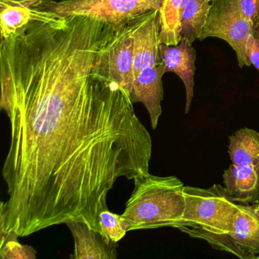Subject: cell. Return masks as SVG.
<instances>
[{"mask_svg":"<svg viewBox=\"0 0 259 259\" xmlns=\"http://www.w3.org/2000/svg\"><path fill=\"white\" fill-rule=\"evenodd\" d=\"M228 152L235 165H259V133L251 128L237 130L229 139Z\"/></svg>","mask_w":259,"mask_h":259,"instance_id":"cell-15","label":"cell"},{"mask_svg":"<svg viewBox=\"0 0 259 259\" xmlns=\"http://www.w3.org/2000/svg\"><path fill=\"white\" fill-rule=\"evenodd\" d=\"M133 19L118 28L117 33L104 55L110 78L130 93L134 81Z\"/></svg>","mask_w":259,"mask_h":259,"instance_id":"cell-8","label":"cell"},{"mask_svg":"<svg viewBox=\"0 0 259 259\" xmlns=\"http://www.w3.org/2000/svg\"><path fill=\"white\" fill-rule=\"evenodd\" d=\"M210 8V0H189L182 20V40L192 44L199 39Z\"/></svg>","mask_w":259,"mask_h":259,"instance_id":"cell-16","label":"cell"},{"mask_svg":"<svg viewBox=\"0 0 259 259\" xmlns=\"http://www.w3.org/2000/svg\"><path fill=\"white\" fill-rule=\"evenodd\" d=\"M38 10L28 0H0V39L17 32L37 16Z\"/></svg>","mask_w":259,"mask_h":259,"instance_id":"cell-13","label":"cell"},{"mask_svg":"<svg viewBox=\"0 0 259 259\" xmlns=\"http://www.w3.org/2000/svg\"><path fill=\"white\" fill-rule=\"evenodd\" d=\"M160 54L165 66V74H177L186 89V114L189 113L194 96V75L195 72L196 52L192 44L182 40L177 46H167L160 44Z\"/></svg>","mask_w":259,"mask_h":259,"instance_id":"cell-11","label":"cell"},{"mask_svg":"<svg viewBox=\"0 0 259 259\" xmlns=\"http://www.w3.org/2000/svg\"><path fill=\"white\" fill-rule=\"evenodd\" d=\"M241 6L251 35L259 40V0H242Z\"/></svg>","mask_w":259,"mask_h":259,"instance_id":"cell-19","label":"cell"},{"mask_svg":"<svg viewBox=\"0 0 259 259\" xmlns=\"http://www.w3.org/2000/svg\"><path fill=\"white\" fill-rule=\"evenodd\" d=\"M255 259H259V254L258 255L256 256Z\"/></svg>","mask_w":259,"mask_h":259,"instance_id":"cell-23","label":"cell"},{"mask_svg":"<svg viewBox=\"0 0 259 259\" xmlns=\"http://www.w3.org/2000/svg\"><path fill=\"white\" fill-rule=\"evenodd\" d=\"M246 53L251 65L259 72V40L251 34L248 35L247 40Z\"/></svg>","mask_w":259,"mask_h":259,"instance_id":"cell-20","label":"cell"},{"mask_svg":"<svg viewBox=\"0 0 259 259\" xmlns=\"http://www.w3.org/2000/svg\"><path fill=\"white\" fill-rule=\"evenodd\" d=\"M259 197L244 201L234 216L233 231L221 234H199L213 249L227 251L241 259H255L259 254V216L256 212Z\"/></svg>","mask_w":259,"mask_h":259,"instance_id":"cell-6","label":"cell"},{"mask_svg":"<svg viewBox=\"0 0 259 259\" xmlns=\"http://www.w3.org/2000/svg\"><path fill=\"white\" fill-rule=\"evenodd\" d=\"M118 28L45 13L0 39V108L10 122L0 235H32L72 219L101 234L119 177L149 174L152 139L104 56Z\"/></svg>","mask_w":259,"mask_h":259,"instance_id":"cell-1","label":"cell"},{"mask_svg":"<svg viewBox=\"0 0 259 259\" xmlns=\"http://www.w3.org/2000/svg\"><path fill=\"white\" fill-rule=\"evenodd\" d=\"M256 212H257V215L259 216V203L258 204H257V209H256Z\"/></svg>","mask_w":259,"mask_h":259,"instance_id":"cell-22","label":"cell"},{"mask_svg":"<svg viewBox=\"0 0 259 259\" xmlns=\"http://www.w3.org/2000/svg\"><path fill=\"white\" fill-rule=\"evenodd\" d=\"M229 193L239 200L259 197V165L232 164L223 174Z\"/></svg>","mask_w":259,"mask_h":259,"instance_id":"cell-12","label":"cell"},{"mask_svg":"<svg viewBox=\"0 0 259 259\" xmlns=\"http://www.w3.org/2000/svg\"><path fill=\"white\" fill-rule=\"evenodd\" d=\"M184 184L174 176L148 175L134 179V190L122 216L128 231L175 228L186 207Z\"/></svg>","mask_w":259,"mask_h":259,"instance_id":"cell-2","label":"cell"},{"mask_svg":"<svg viewBox=\"0 0 259 259\" xmlns=\"http://www.w3.org/2000/svg\"><path fill=\"white\" fill-rule=\"evenodd\" d=\"M186 207L175 228L195 239L198 235L231 233L235 213L244 201L220 184L208 189L184 186Z\"/></svg>","mask_w":259,"mask_h":259,"instance_id":"cell-3","label":"cell"},{"mask_svg":"<svg viewBox=\"0 0 259 259\" xmlns=\"http://www.w3.org/2000/svg\"><path fill=\"white\" fill-rule=\"evenodd\" d=\"M165 74L164 63L143 69L133 81L130 98L133 104L142 103L148 110L153 130L157 128L162 114L163 99L162 77Z\"/></svg>","mask_w":259,"mask_h":259,"instance_id":"cell-9","label":"cell"},{"mask_svg":"<svg viewBox=\"0 0 259 259\" xmlns=\"http://www.w3.org/2000/svg\"><path fill=\"white\" fill-rule=\"evenodd\" d=\"M75 240L72 259H116L117 243L108 242L84 220H69L66 223Z\"/></svg>","mask_w":259,"mask_h":259,"instance_id":"cell-10","label":"cell"},{"mask_svg":"<svg viewBox=\"0 0 259 259\" xmlns=\"http://www.w3.org/2000/svg\"><path fill=\"white\" fill-rule=\"evenodd\" d=\"M162 3L163 0H45L37 8L62 17L85 16L118 28L139 15L159 10Z\"/></svg>","mask_w":259,"mask_h":259,"instance_id":"cell-4","label":"cell"},{"mask_svg":"<svg viewBox=\"0 0 259 259\" xmlns=\"http://www.w3.org/2000/svg\"><path fill=\"white\" fill-rule=\"evenodd\" d=\"M242 0H210L207 22L199 40L217 37L225 40L236 53L238 64L242 69L251 66L247 56L246 45L251 28L242 13Z\"/></svg>","mask_w":259,"mask_h":259,"instance_id":"cell-5","label":"cell"},{"mask_svg":"<svg viewBox=\"0 0 259 259\" xmlns=\"http://www.w3.org/2000/svg\"><path fill=\"white\" fill-rule=\"evenodd\" d=\"M134 79L143 69L163 63L160 45L159 10H151L133 19Z\"/></svg>","mask_w":259,"mask_h":259,"instance_id":"cell-7","label":"cell"},{"mask_svg":"<svg viewBox=\"0 0 259 259\" xmlns=\"http://www.w3.org/2000/svg\"><path fill=\"white\" fill-rule=\"evenodd\" d=\"M0 257L2 259H35L36 251L19 242V235L10 231L0 235Z\"/></svg>","mask_w":259,"mask_h":259,"instance_id":"cell-17","label":"cell"},{"mask_svg":"<svg viewBox=\"0 0 259 259\" xmlns=\"http://www.w3.org/2000/svg\"><path fill=\"white\" fill-rule=\"evenodd\" d=\"M45 1V0H28V3L31 7L34 8V7H38L39 5H40Z\"/></svg>","mask_w":259,"mask_h":259,"instance_id":"cell-21","label":"cell"},{"mask_svg":"<svg viewBox=\"0 0 259 259\" xmlns=\"http://www.w3.org/2000/svg\"><path fill=\"white\" fill-rule=\"evenodd\" d=\"M189 0H163L159 9L160 43L177 46L182 40V20Z\"/></svg>","mask_w":259,"mask_h":259,"instance_id":"cell-14","label":"cell"},{"mask_svg":"<svg viewBox=\"0 0 259 259\" xmlns=\"http://www.w3.org/2000/svg\"><path fill=\"white\" fill-rule=\"evenodd\" d=\"M100 226L101 235L108 242L117 243L128 232L126 223L122 214L112 213L108 209L100 214Z\"/></svg>","mask_w":259,"mask_h":259,"instance_id":"cell-18","label":"cell"}]
</instances>
